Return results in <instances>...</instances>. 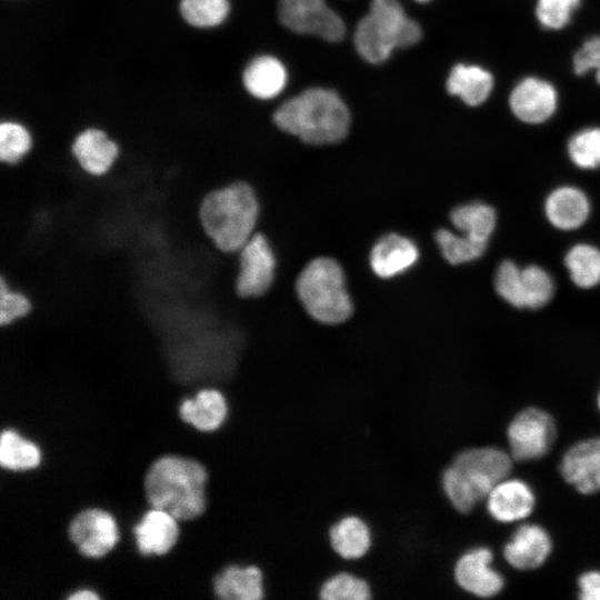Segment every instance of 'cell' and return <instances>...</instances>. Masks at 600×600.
I'll return each instance as SVG.
<instances>
[{
	"label": "cell",
	"mask_w": 600,
	"mask_h": 600,
	"mask_svg": "<svg viewBox=\"0 0 600 600\" xmlns=\"http://www.w3.org/2000/svg\"><path fill=\"white\" fill-rule=\"evenodd\" d=\"M416 1H418V2H428L430 0H416Z\"/></svg>",
	"instance_id": "obj_43"
},
{
	"label": "cell",
	"mask_w": 600,
	"mask_h": 600,
	"mask_svg": "<svg viewBox=\"0 0 600 600\" xmlns=\"http://www.w3.org/2000/svg\"><path fill=\"white\" fill-rule=\"evenodd\" d=\"M287 82L284 66L274 57L262 56L250 62L243 73L247 90L260 99L278 96Z\"/></svg>",
	"instance_id": "obj_24"
},
{
	"label": "cell",
	"mask_w": 600,
	"mask_h": 600,
	"mask_svg": "<svg viewBox=\"0 0 600 600\" xmlns=\"http://www.w3.org/2000/svg\"><path fill=\"white\" fill-rule=\"evenodd\" d=\"M206 468L180 456L154 460L144 476L143 489L151 508L163 510L177 520H192L206 509Z\"/></svg>",
	"instance_id": "obj_2"
},
{
	"label": "cell",
	"mask_w": 600,
	"mask_h": 600,
	"mask_svg": "<svg viewBox=\"0 0 600 600\" xmlns=\"http://www.w3.org/2000/svg\"><path fill=\"white\" fill-rule=\"evenodd\" d=\"M70 152L79 168L92 177L106 176L120 156L119 144L104 131L88 128L71 142Z\"/></svg>",
	"instance_id": "obj_14"
},
{
	"label": "cell",
	"mask_w": 600,
	"mask_h": 600,
	"mask_svg": "<svg viewBox=\"0 0 600 600\" xmlns=\"http://www.w3.org/2000/svg\"><path fill=\"white\" fill-rule=\"evenodd\" d=\"M332 551L343 561L346 570L363 559L373 546V531L361 516L349 513L334 521L328 531Z\"/></svg>",
	"instance_id": "obj_15"
},
{
	"label": "cell",
	"mask_w": 600,
	"mask_h": 600,
	"mask_svg": "<svg viewBox=\"0 0 600 600\" xmlns=\"http://www.w3.org/2000/svg\"><path fill=\"white\" fill-rule=\"evenodd\" d=\"M136 544L142 554L161 556L169 552L178 541L179 526L170 513L151 508L133 528Z\"/></svg>",
	"instance_id": "obj_20"
},
{
	"label": "cell",
	"mask_w": 600,
	"mask_h": 600,
	"mask_svg": "<svg viewBox=\"0 0 600 600\" xmlns=\"http://www.w3.org/2000/svg\"><path fill=\"white\" fill-rule=\"evenodd\" d=\"M560 472L580 493L600 491V438L582 440L570 447L562 457Z\"/></svg>",
	"instance_id": "obj_12"
},
{
	"label": "cell",
	"mask_w": 600,
	"mask_h": 600,
	"mask_svg": "<svg viewBox=\"0 0 600 600\" xmlns=\"http://www.w3.org/2000/svg\"><path fill=\"white\" fill-rule=\"evenodd\" d=\"M384 461H388V462L391 463V458H384ZM391 478H392V472H391ZM392 493H393V489H392ZM393 517H394V506H393ZM392 527H393V523H392ZM391 532H392V530H391ZM390 537H391V533H390ZM390 537H389V539H390ZM389 539H388V541H389Z\"/></svg>",
	"instance_id": "obj_41"
},
{
	"label": "cell",
	"mask_w": 600,
	"mask_h": 600,
	"mask_svg": "<svg viewBox=\"0 0 600 600\" xmlns=\"http://www.w3.org/2000/svg\"><path fill=\"white\" fill-rule=\"evenodd\" d=\"M552 417L538 408H527L510 422L507 431L511 457L517 461L542 458L556 439Z\"/></svg>",
	"instance_id": "obj_9"
},
{
	"label": "cell",
	"mask_w": 600,
	"mask_h": 600,
	"mask_svg": "<svg viewBox=\"0 0 600 600\" xmlns=\"http://www.w3.org/2000/svg\"><path fill=\"white\" fill-rule=\"evenodd\" d=\"M552 549L549 533L540 526H520L503 548L507 562L519 570H532L544 563Z\"/></svg>",
	"instance_id": "obj_18"
},
{
	"label": "cell",
	"mask_w": 600,
	"mask_h": 600,
	"mask_svg": "<svg viewBox=\"0 0 600 600\" xmlns=\"http://www.w3.org/2000/svg\"><path fill=\"white\" fill-rule=\"evenodd\" d=\"M553 291V280L544 269L536 264L522 269L523 308L538 309L546 306Z\"/></svg>",
	"instance_id": "obj_31"
},
{
	"label": "cell",
	"mask_w": 600,
	"mask_h": 600,
	"mask_svg": "<svg viewBox=\"0 0 600 600\" xmlns=\"http://www.w3.org/2000/svg\"><path fill=\"white\" fill-rule=\"evenodd\" d=\"M509 104L513 114L527 123H541L556 111L558 93L548 81L527 77L510 93Z\"/></svg>",
	"instance_id": "obj_13"
},
{
	"label": "cell",
	"mask_w": 600,
	"mask_h": 600,
	"mask_svg": "<svg viewBox=\"0 0 600 600\" xmlns=\"http://www.w3.org/2000/svg\"><path fill=\"white\" fill-rule=\"evenodd\" d=\"M33 308L32 301L23 291L0 280V326H9L27 317Z\"/></svg>",
	"instance_id": "obj_35"
},
{
	"label": "cell",
	"mask_w": 600,
	"mask_h": 600,
	"mask_svg": "<svg viewBox=\"0 0 600 600\" xmlns=\"http://www.w3.org/2000/svg\"><path fill=\"white\" fill-rule=\"evenodd\" d=\"M598 407H599V409H600V392H599V394H598Z\"/></svg>",
	"instance_id": "obj_42"
},
{
	"label": "cell",
	"mask_w": 600,
	"mask_h": 600,
	"mask_svg": "<svg viewBox=\"0 0 600 600\" xmlns=\"http://www.w3.org/2000/svg\"><path fill=\"white\" fill-rule=\"evenodd\" d=\"M580 0H538L536 16L546 29L559 30L566 27Z\"/></svg>",
	"instance_id": "obj_36"
},
{
	"label": "cell",
	"mask_w": 600,
	"mask_h": 600,
	"mask_svg": "<svg viewBox=\"0 0 600 600\" xmlns=\"http://www.w3.org/2000/svg\"><path fill=\"white\" fill-rule=\"evenodd\" d=\"M493 83V77L488 70L474 64L460 63L451 69L447 79V90L468 106L476 107L488 99Z\"/></svg>",
	"instance_id": "obj_23"
},
{
	"label": "cell",
	"mask_w": 600,
	"mask_h": 600,
	"mask_svg": "<svg viewBox=\"0 0 600 600\" xmlns=\"http://www.w3.org/2000/svg\"><path fill=\"white\" fill-rule=\"evenodd\" d=\"M236 254V293L243 299L266 294L274 281L277 268L276 254L268 238L256 231Z\"/></svg>",
	"instance_id": "obj_7"
},
{
	"label": "cell",
	"mask_w": 600,
	"mask_h": 600,
	"mask_svg": "<svg viewBox=\"0 0 600 600\" xmlns=\"http://www.w3.org/2000/svg\"><path fill=\"white\" fill-rule=\"evenodd\" d=\"M498 294L516 308H523L522 269L514 262L506 260L500 263L494 277Z\"/></svg>",
	"instance_id": "obj_34"
},
{
	"label": "cell",
	"mask_w": 600,
	"mask_h": 600,
	"mask_svg": "<svg viewBox=\"0 0 600 600\" xmlns=\"http://www.w3.org/2000/svg\"><path fill=\"white\" fill-rule=\"evenodd\" d=\"M179 414L193 428L210 432L226 421L229 403L220 390L206 388L198 391L193 399H186L179 408Z\"/></svg>",
	"instance_id": "obj_21"
},
{
	"label": "cell",
	"mask_w": 600,
	"mask_h": 600,
	"mask_svg": "<svg viewBox=\"0 0 600 600\" xmlns=\"http://www.w3.org/2000/svg\"><path fill=\"white\" fill-rule=\"evenodd\" d=\"M568 153L578 168L586 170L599 168L600 128H586L573 134L568 143Z\"/></svg>",
	"instance_id": "obj_32"
},
{
	"label": "cell",
	"mask_w": 600,
	"mask_h": 600,
	"mask_svg": "<svg viewBox=\"0 0 600 600\" xmlns=\"http://www.w3.org/2000/svg\"><path fill=\"white\" fill-rule=\"evenodd\" d=\"M418 259L419 249L410 238L399 233H389L373 244L369 254V264L376 276L390 279L408 271Z\"/></svg>",
	"instance_id": "obj_16"
},
{
	"label": "cell",
	"mask_w": 600,
	"mask_h": 600,
	"mask_svg": "<svg viewBox=\"0 0 600 600\" xmlns=\"http://www.w3.org/2000/svg\"><path fill=\"white\" fill-rule=\"evenodd\" d=\"M296 291L307 313L318 322L338 324L352 314L344 271L334 259L311 260L299 273Z\"/></svg>",
	"instance_id": "obj_5"
},
{
	"label": "cell",
	"mask_w": 600,
	"mask_h": 600,
	"mask_svg": "<svg viewBox=\"0 0 600 600\" xmlns=\"http://www.w3.org/2000/svg\"><path fill=\"white\" fill-rule=\"evenodd\" d=\"M493 553L489 548L476 547L464 551L453 566V579L466 592L488 598L498 594L503 577L491 567Z\"/></svg>",
	"instance_id": "obj_11"
},
{
	"label": "cell",
	"mask_w": 600,
	"mask_h": 600,
	"mask_svg": "<svg viewBox=\"0 0 600 600\" xmlns=\"http://www.w3.org/2000/svg\"><path fill=\"white\" fill-rule=\"evenodd\" d=\"M512 469L511 457L494 447L459 451L440 476V488L452 508L470 513Z\"/></svg>",
	"instance_id": "obj_3"
},
{
	"label": "cell",
	"mask_w": 600,
	"mask_h": 600,
	"mask_svg": "<svg viewBox=\"0 0 600 600\" xmlns=\"http://www.w3.org/2000/svg\"><path fill=\"white\" fill-rule=\"evenodd\" d=\"M564 264L577 287L589 289L600 282V250L597 247L573 246L564 257Z\"/></svg>",
	"instance_id": "obj_28"
},
{
	"label": "cell",
	"mask_w": 600,
	"mask_h": 600,
	"mask_svg": "<svg viewBox=\"0 0 600 600\" xmlns=\"http://www.w3.org/2000/svg\"><path fill=\"white\" fill-rule=\"evenodd\" d=\"M99 598L98 593L89 589L77 590L68 597L69 600H98Z\"/></svg>",
	"instance_id": "obj_39"
},
{
	"label": "cell",
	"mask_w": 600,
	"mask_h": 600,
	"mask_svg": "<svg viewBox=\"0 0 600 600\" xmlns=\"http://www.w3.org/2000/svg\"><path fill=\"white\" fill-rule=\"evenodd\" d=\"M260 202L246 180H234L210 191L199 208L203 231L222 252L237 253L257 231Z\"/></svg>",
	"instance_id": "obj_1"
},
{
	"label": "cell",
	"mask_w": 600,
	"mask_h": 600,
	"mask_svg": "<svg viewBox=\"0 0 600 600\" xmlns=\"http://www.w3.org/2000/svg\"><path fill=\"white\" fill-rule=\"evenodd\" d=\"M41 460L39 448L13 430L6 429L0 438V464L11 471L36 468Z\"/></svg>",
	"instance_id": "obj_27"
},
{
	"label": "cell",
	"mask_w": 600,
	"mask_h": 600,
	"mask_svg": "<svg viewBox=\"0 0 600 600\" xmlns=\"http://www.w3.org/2000/svg\"><path fill=\"white\" fill-rule=\"evenodd\" d=\"M573 70L578 76L594 70L596 79L600 83V37L588 39L576 51L573 56Z\"/></svg>",
	"instance_id": "obj_37"
},
{
	"label": "cell",
	"mask_w": 600,
	"mask_h": 600,
	"mask_svg": "<svg viewBox=\"0 0 600 600\" xmlns=\"http://www.w3.org/2000/svg\"><path fill=\"white\" fill-rule=\"evenodd\" d=\"M386 470L391 472V467H386ZM393 471H398V467H393ZM391 486H392V478H391ZM392 500H393V493H392ZM392 523H393V520H392ZM391 530H392V527H391ZM390 533H391V531H390ZM389 537H390V534H389ZM389 537H388V539H389ZM388 539H387V541H388ZM387 541H386V543H387ZM386 543L378 550V552H380L381 550H383L387 547Z\"/></svg>",
	"instance_id": "obj_40"
},
{
	"label": "cell",
	"mask_w": 600,
	"mask_h": 600,
	"mask_svg": "<svg viewBox=\"0 0 600 600\" xmlns=\"http://www.w3.org/2000/svg\"><path fill=\"white\" fill-rule=\"evenodd\" d=\"M436 241L443 258L454 266L471 262L480 258L488 244L460 232L454 233L448 229L438 230Z\"/></svg>",
	"instance_id": "obj_29"
},
{
	"label": "cell",
	"mask_w": 600,
	"mask_h": 600,
	"mask_svg": "<svg viewBox=\"0 0 600 600\" xmlns=\"http://www.w3.org/2000/svg\"><path fill=\"white\" fill-rule=\"evenodd\" d=\"M578 586L580 599L600 600V571L592 570L582 573Z\"/></svg>",
	"instance_id": "obj_38"
},
{
	"label": "cell",
	"mask_w": 600,
	"mask_h": 600,
	"mask_svg": "<svg viewBox=\"0 0 600 600\" xmlns=\"http://www.w3.org/2000/svg\"><path fill=\"white\" fill-rule=\"evenodd\" d=\"M32 149V137L20 123L4 121L0 126V161L14 166L21 162Z\"/></svg>",
	"instance_id": "obj_30"
},
{
	"label": "cell",
	"mask_w": 600,
	"mask_h": 600,
	"mask_svg": "<svg viewBox=\"0 0 600 600\" xmlns=\"http://www.w3.org/2000/svg\"><path fill=\"white\" fill-rule=\"evenodd\" d=\"M180 11L184 20L199 28L220 24L229 12L228 0H181Z\"/></svg>",
	"instance_id": "obj_33"
},
{
	"label": "cell",
	"mask_w": 600,
	"mask_h": 600,
	"mask_svg": "<svg viewBox=\"0 0 600 600\" xmlns=\"http://www.w3.org/2000/svg\"><path fill=\"white\" fill-rule=\"evenodd\" d=\"M421 38V28L407 17L398 0H371L370 10L358 23L354 44L371 63L389 58L396 48H407Z\"/></svg>",
	"instance_id": "obj_6"
},
{
	"label": "cell",
	"mask_w": 600,
	"mask_h": 600,
	"mask_svg": "<svg viewBox=\"0 0 600 600\" xmlns=\"http://www.w3.org/2000/svg\"><path fill=\"white\" fill-rule=\"evenodd\" d=\"M68 534L82 556L96 559L110 552L119 540L114 519L98 508L77 513L69 524Z\"/></svg>",
	"instance_id": "obj_10"
},
{
	"label": "cell",
	"mask_w": 600,
	"mask_h": 600,
	"mask_svg": "<svg viewBox=\"0 0 600 600\" xmlns=\"http://www.w3.org/2000/svg\"><path fill=\"white\" fill-rule=\"evenodd\" d=\"M450 220L460 233L488 243L496 227L497 216L489 204L472 202L454 208Z\"/></svg>",
	"instance_id": "obj_25"
},
{
	"label": "cell",
	"mask_w": 600,
	"mask_h": 600,
	"mask_svg": "<svg viewBox=\"0 0 600 600\" xmlns=\"http://www.w3.org/2000/svg\"><path fill=\"white\" fill-rule=\"evenodd\" d=\"M531 487L520 479H503L487 497V509L499 522H513L527 518L534 507Z\"/></svg>",
	"instance_id": "obj_19"
},
{
	"label": "cell",
	"mask_w": 600,
	"mask_h": 600,
	"mask_svg": "<svg viewBox=\"0 0 600 600\" xmlns=\"http://www.w3.org/2000/svg\"><path fill=\"white\" fill-rule=\"evenodd\" d=\"M278 17L288 29L312 34L326 41H340L346 26L340 16L324 0H279Z\"/></svg>",
	"instance_id": "obj_8"
},
{
	"label": "cell",
	"mask_w": 600,
	"mask_h": 600,
	"mask_svg": "<svg viewBox=\"0 0 600 600\" xmlns=\"http://www.w3.org/2000/svg\"><path fill=\"white\" fill-rule=\"evenodd\" d=\"M274 123L309 144H329L348 134L350 113L332 90L311 88L289 99L274 112Z\"/></svg>",
	"instance_id": "obj_4"
},
{
	"label": "cell",
	"mask_w": 600,
	"mask_h": 600,
	"mask_svg": "<svg viewBox=\"0 0 600 600\" xmlns=\"http://www.w3.org/2000/svg\"><path fill=\"white\" fill-rule=\"evenodd\" d=\"M213 591L222 600H262L267 597L263 569L256 563H232L213 579Z\"/></svg>",
	"instance_id": "obj_17"
},
{
	"label": "cell",
	"mask_w": 600,
	"mask_h": 600,
	"mask_svg": "<svg viewBox=\"0 0 600 600\" xmlns=\"http://www.w3.org/2000/svg\"><path fill=\"white\" fill-rule=\"evenodd\" d=\"M318 598L321 600H370L373 598V590L368 579L343 569L323 580Z\"/></svg>",
	"instance_id": "obj_26"
},
{
	"label": "cell",
	"mask_w": 600,
	"mask_h": 600,
	"mask_svg": "<svg viewBox=\"0 0 600 600\" xmlns=\"http://www.w3.org/2000/svg\"><path fill=\"white\" fill-rule=\"evenodd\" d=\"M544 211L553 227L572 230L581 227L588 219L590 202L582 190L564 186L557 188L548 196Z\"/></svg>",
	"instance_id": "obj_22"
}]
</instances>
